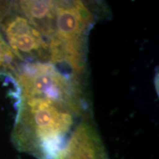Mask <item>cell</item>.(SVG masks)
Listing matches in <instances>:
<instances>
[{"label":"cell","instance_id":"cell-2","mask_svg":"<svg viewBox=\"0 0 159 159\" xmlns=\"http://www.w3.org/2000/svg\"><path fill=\"white\" fill-rule=\"evenodd\" d=\"M94 14L82 1H55V16L47 39L49 63L63 64L82 77L86 70L88 38Z\"/></svg>","mask_w":159,"mask_h":159},{"label":"cell","instance_id":"cell-1","mask_svg":"<svg viewBox=\"0 0 159 159\" xmlns=\"http://www.w3.org/2000/svg\"><path fill=\"white\" fill-rule=\"evenodd\" d=\"M13 144L37 159H53L68 140L77 118L87 116L85 100L64 92L18 97Z\"/></svg>","mask_w":159,"mask_h":159},{"label":"cell","instance_id":"cell-4","mask_svg":"<svg viewBox=\"0 0 159 159\" xmlns=\"http://www.w3.org/2000/svg\"><path fill=\"white\" fill-rule=\"evenodd\" d=\"M53 159H109L100 135L90 116L80 119Z\"/></svg>","mask_w":159,"mask_h":159},{"label":"cell","instance_id":"cell-3","mask_svg":"<svg viewBox=\"0 0 159 159\" xmlns=\"http://www.w3.org/2000/svg\"><path fill=\"white\" fill-rule=\"evenodd\" d=\"M19 12V11H18ZM7 44L21 61L49 63L48 43L44 36L21 13L10 14L1 22Z\"/></svg>","mask_w":159,"mask_h":159},{"label":"cell","instance_id":"cell-5","mask_svg":"<svg viewBox=\"0 0 159 159\" xmlns=\"http://www.w3.org/2000/svg\"><path fill=\"white\" fill-rule=\"evenodd\" d=\"M15 55L0 32V69L6 68L14 70L13 66Z\"/></svg>","mask_w":159,"mask_h":159}]
</instances>
